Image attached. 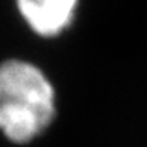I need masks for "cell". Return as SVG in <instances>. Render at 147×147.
Wrapping results in <instances>:
<instances>
[{
	"instance_id": "cell-2",
	"label": "cell",
	"mask_w": 147,
	"mask_h": 147,
	"mask_svg": "<svg viewBox=\"0 0 147 147\" xmlns=\"http://www.w3.org/2000/svg\"><path fill=\"white\" fill-rule=\"evenodd\" d=\"M20 15L41 38H56L71 27L78 0H15Z\"/></svg>"
},
{
	"instance_id": "cell-1",
	"label": "cell",
	"mask_w": 147,
	"mask_h": 147,
	"mask_svg": "<svg viewBox=\"0 0 147 147\" xmlns=\"http://www.w3.org/2000/svg\"><path fill=\"white\" fill-rule=\"evenodd\" d=\"M56 114L54 86L39 66L21 59L0 63V131L9 141H33Z\"/></svg>"
}]
</instances>
